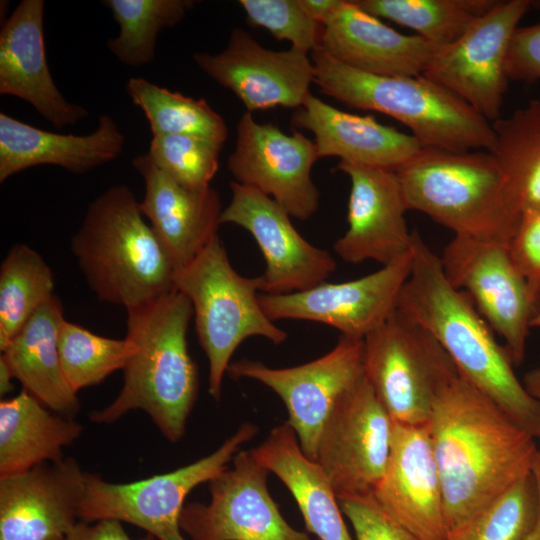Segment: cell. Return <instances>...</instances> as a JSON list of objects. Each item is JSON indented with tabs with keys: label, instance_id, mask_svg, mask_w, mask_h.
Masks as SVG:
<instances>
[{
	"label": "cell",
	"instance_id": "27",
	"mask_svg": "<svg viewBox=\"0 0 540 540\" xmlns=\"http://www.w3.org/2000/svg\"><path fill=\"white\" fill-rule=\"evenodd\" d=\"M251 452L291 492L307 530L318 540H353L327 476L303 453L295 431L287 422L273 428Z\"/></svg>",
	"mask_w": 540,
	"mask_h": 540
},
{
	"label": "cell",
	"instance_id": "1",
	"mask_svg": "<svg viewBox=\"0 0 540 540\" xmlns=\"http://www.w3.org/2000/svg\"><path fill=\"white\" fill-rule=\"evenodd\" d=\"M427 426L448 535L530 474L540 453L536 438L458 368L439 389Z\"/></svg>",
	"mask_w": 540,
	"mask_h": 540
},
{
	"label": "cell",
	"instance_id": "40",
	"mask_svg": "<svg viewBox=\"0 0 540 540\" xmlns=\"http://www.w3.org/2000/svg\"><path fill=\"white\" fill-rule=\"evenodd\" d=\"M509 249L540 308V211L521 215Z\"/></svg>",
	"mask_w": 540,
	"mask_h": 540
},
{
	"label": "cell",
	"instance_id": "13",
	"mask_svg": "<svg viewBox=\"0 0 540 540\" xmlns=\"http://www.w3.org/2000/svg\"><path fill=\"white\" fill-rule=\"evenodd\" d=\"M393 420L366 379L327 419L314 461L338 499L373 494L389 457Z\"/></svg>",
	"mask_w": 540,
	"mask_h": 540
},
{
	"label": "cell",
	"instance_id": "17",
	"mask_svg": "<svg viewBox=\"0 0 540 540\" xmlns=\"http://www.w3.org/2000/svg\"><path fill=\"white\" fill-rule=\"evenodd\" d=\"M230 189L220 221L244 228L255 239L266 263L261 294L301 292L326 282L336 270L327 250L309 243L271 197L235 181Z\"/></svg>",
	"mask_w": 540,
	"mask_h": 540
},
{
	"label": "cell",
	"instance_id": "3",
	"mask_svg": "<svg viewBox=\"0 0 540 540\" xmlns=\"http://www.w3.org/2000/svg\"><path fill=\"white\" fill-rule=\"evenodd\" d=\"M193 317L189 299L177 289L127 310L132 352L123 386L106 407L91 414L110 424L132 410H143L170 442L182 439L198 394V371L187 344Z\"/></svg>",
	"mask_w": 540,
	"mask_h": 540
},
{
	"label": "cell",
	"instance_id": "39",
	"mask_svg": "<svg viewBox=\"0 0 540 540\" xmlns=\"http://www.w3.org/2000/svg\"><path fill=\"white\" fill-rule=\"evenodd\" d=\"M338 501L357 540H420L390 516L373 494Z\"/></svg>",
	"mask_w": 540,
	"mask_h": 540
},
{
	"label": "cell",
	"instance_id": "34",
	"mask_svg": "<svg viewBox=\"0 0 540 540\" xmlns=\"http://www.w3.org/2000/svg\"><path fill=\"white\" fill-rule=\"evenodd\" d=\"M120 26L107 41L109 51L123 64L139 67L152 62L161 31L180 23L195 4L192 0H105Z\"/></svg>",
	"mask_w": 540,
	"mask_h": 540
},
{
	"label": "cell",
	"instance_id": "6",
	"mask_svg": "<svg viewBox=\"0 0 540 540\" xmlns=\"http://www.w3.org/2000/svg\"><path fill=\"white\" fill-rule=\"evenodd\" d=\"M395 172L407 209L454 236L509 244L515 234L521 215L490 152L421 147Z\"/></svg>",
	"mask_w": 540,
	"mask_h": 540
},
{
	"label": "cell",
	"instance_id": "5",
	"mask_svg": "<svg viewBox=\"0 0 540 540\" xmlns=\"http://www.w3.org/2000/svg\"><path fill=\"white\" fill-rule=\"evenodd\" d=\"M314 84L348 106L388 115L407 126L422 147L465 152L494 144L492 124L460 97L418 76H381L347 66L319 46L311 53Z\"/></svg>",
	"mask_w": 540,
	"mask_h": 540
},
{
	"label": "cell",
	"instance_id": "9",
	"mask_svg": "<svg viewBox=\"0 0 540 540\" xmlns=\"http://www.w3.org/2000/svg\"><path fill=\"white\" fill-rule=\"evenodd\" d=\"M456 365L423 329L397 309L364 338V373L393 422L429 421L435 397Z\"/></svg>",
	"mask_w": 540,
	"mask_h": 540
},
{
	"label": "cell",
	"instance_id": "15",
	"mask_svg": "<svg viewBox=\"0 0 540 540\" xmlns=\"http://www.w3.org/2000/svg\"><path fill=\"white\" fill-rule=\"evenodd\" d=\"M210 481L211 500L184 506L180 528L191 540H311L291 527L267 488L269 471L251 450Z\"/></svg>",
	"mask_w": 540,
	"mask_h": 540
},
{
	"label": "cell",
	"instance_id": "16",
	"mask_svg": "<svg viewBox=\"0 0 540 540\" xmlns=\"http://www.w3.org/2000/svg\"><path fill=\"white\" fill-rule=\"evenodd\" d=\"M413 265L411 250L363 277L340 283L323 282L310 289L280 295L260 294L272 320H306L337 329L342 336L364 339L396 311Z\"/></svg>",
	"mask_w": 540,
	"mask_h": 540
},
{
	"label": "cell",
	"instance_id": "25",
	"mask_svg": "<svg viewBox=\"0 0 540 540\" xmlns=\"http://www.w3.org/2000/svg\"><path fill=\"white\" fill-rule=\"evenodd\" d=\"M124 145V134L107 114L98 117L92 133L73 135L42 130L1 112L0 183L39 165H55L74 174H85L115 160Z\"/></svg>",
	"mask_w": 540,
	"mask_h": 540
},
{
	"label": "cell",
	"instance_id": "2",
	"mask_svg": "<svg viewBox=\"0 0 540 540\" xmlns=\"http://www.w3.org/2000/svg\"><path fill=\"white\" fill-rule=\"evenodd\" d=\"M413 265L397 310L426 331L458 370L518 425L540 439V405L514 371L505 346L469 296L450 284L440 256L412 231Z\"/></svg>",
	"mask_w": 540,
	"mask_h": 540
},
{
	"label": "cell",
	"instance_id": "41",
	"mask_svg": "<svg viewBox=\"0 0 540 540\" xmlns=\"http://www.w3.org/2000/svg\"><path fill=\"white\" fill-rule=\"evenodd\" d=\"M509 80L540 82V23L518 26L507 54Z\"/></svg>",
	"mask_w": 540,
	"mask_h": 540
},
{
	"label": "cell",
	"instance_id": "48",
	"mask_svg": "<svg viewBox=\"0 0 540 540\" xmlns=\"http://www.w3.org/2000/svg\"><path fill=\"white\" fill-rule=\"evenodd\" d=\"M530 7L540 11V0H530Z\"/></svg>",
	"mask_w": 540,
	"mask_h": 540
},
{
	"label": "cell",
	"instance_id": "46",
	"mask_svg": "<svg viewBox=\"0 0 540 540\" xmlns=\"http://www.w3.org/2000/svg\"><path fill=\"white\" fill-rule=\"evenodd\" d=\"M535 473L538 480V486H539V496H540V453L538 454V457L535 462ZM524 540H540V507H539V515L537 523L532 530V532L524 539Z\"/></svg>",
	"mask_w": 540,
	"mask_h": 540
},
{
	"label": "cell",
	"instance_id": "43",
	"mask_svg": "<svg viewBox=\"0 0 540 540\" xmlns=\"http://www.w3.org/2000/svg\"><path fill=\"white\" fill-rule=\"evenodd\" d=\"M305 13L322 26L339 9L343 0H298Z\"/></svg>",
	"mask_w": 540,
	"mask_h": 540
},
{
	"label": "cell",
	"instance_id": "4",
	"mask_svg": "<svg viewBox=\"0 0 540 540\" xmlns=\"http://www.w3.org/2000/svg\"><path fill=\"white\" fill-rule=\"evenodd\" d=\"M71 249L103 302L130 310L175 289L177 269L126 185L109 187L89 204Z\"/></svg>",
	"mask_w": 540,
	"mask_h": 540
},
{
	"label": "cell",
	"instance_id": "14",
	"mask_svg": "<svg viewBox=\"0 0 540 540\" xmlns=\"http://www.w3.org/2000/svg\"><path fill=\"white\" fill-rule=\"evenodd\" d=\"M319 159L313 140L299 131L288 135L245 111L227 160L234 181L271 197L291 217L307 220L318 210L320 192L311 171Z\"/></svg>",
	"mask_w": 540,
	"mask_h": 540
},
{
	"label": "cell",
	"instance_id": "19",
	"mask_svg": "<svg viewBox=\"0 0 540 540\" xmlns=\"http://www.w3.org/2000/svg\"><path fill=\"white\" fill-rule=\"evenodd\" d=\"M337 169L351 183L347 206L348 228L334 243L345 262L372 260L387 265L411 250L412 231L401 185L394 170L339 161Z\"/></svg>",
	"mask_w": 540,
	"mask_h": 540
},
{
	"label": "cell",
	"instance_id": "21",
	"mask_svg": "<svg viewBox=\"0 0 540 540\" xmlns=\"http://www.w3.org/2000/svg\"><path fill=\"white\" fill-rule=\"evenodd\" d=\"M86 474L63 458L0 477V540H61L78 522Z\"/></svg>",
	"mask_w": 540,
	"mask_h": 540
},
{
	"label": "cell",
	"instance_id": "49",
	"mask_svg": "<svg viewBox=\"0 0 540 540\" xmlns=\"http://www.w3.org/2000/svg\"><path fill=\"white\" fill-rule=\"evenodd\" d=\"M318 540V539H317Z\"/></svg>",
	"mask_w": 540,
	"mask_h": 540
},
{
	"label": "cell",
	"instance_id": "44",
	"mask_svg": "<svg viewBox=\"0 0 540 540\" xmlns=\"http://www.w3.org/2000/svg\"><path fill=\"white\" fill-rule=\"evenodd\" d=\"M522 382L530 396L540 405V366L526 372Z\"/></svg>",
	"mask_w": 540,
	"mask_h": 540
},
{
	"label": "cell",
	"instance_id": "11",
	"mask_svg": "<svg viewBox=\"0 0 540 540\" xmlns=\"http://www.w3.org/2000/svg\"><path fill=\"white\" fill-rule=\"evenodd\" d=\"M227 373L233 379H252L272 389L287 408V423L303 453L314 460L330 414L365 377L364 339L341 335L328 353L298 366L272 368L241 359L230 363Z\"/></svg>",
	"mask_w": 540,
	"mask_h": 540
},
{
	"label": "cell",
	"instance_id": "10",
	"mask_svg": "<svg viewBox=\"0 0 540 540\" xmlns=\"http://www.w3.org/2000/svg\"><path fill=\"white\" fill-rule=\"evenodd\" d=\"M440 259L450 284L469 296L503 339L513 364L520 365L532 320L540 308L509 244L454 236Z\"/></svg>",
	"mask_w": 540,
	"mask_h": 540
},
{
	"label": "cell",
	"instance_id": "31",
	"mask_svg": "<svg viewBox=\"0 0 540 540\" xmlns=\"http://www.w3.org/2000/svg\"><path fill=\"white\" fill-rule=\"evenodd\" d=\"M126 91L145 114L152 135H186L223 148L227 125L205 99H194L160 87L142 77H131Z\"/></svg>",
	"mask_w": 540,
	"mask_h": 540
},
{
	"label": "cell",
	"instance_id": "8",
	"mask_svg": "<svg viewBox=\"0 0 540 540\" xmlns=\"http://www.w3.org/2000/svg\"><path fill=\"white\" fill-rule=\"evenodd\" d=\"M257 431L256 425L243 423L208 456L171 472L131 483H110L87 473L78 519L88 523L113 519L135 525L157 540H185L180 516L187 495L227 469L241 446Z\"/></svg>",
	"mask_w": 540,
	"mask_h": 540
},
{
	"label": "cell",
	"instance_id": "33",
	"mask_svg": "<svg viewBox=\"0 0 540 540\" xmlns=\"http://www.w3.org/2000/svg\"><path fill=\"white\" fill-rule=\"evenodd\" d=\"M365 12L417 32L438 50L458 40L497 0H355Z\"/></svg>",
	"mask_w": 540,
	"mask_h": 540
},
{
	"label": "cell",
	"instance_id": "42",
	"mask_svg": "<svg viewBox=\"0 0 540 540\" xmlns=\"http://www.w3.org/2000/svg\"><path fill=\"white\" fill-rule=\"evenodd\" d=\"M148 535L140 539H132L123 529L120 521L103 519L93 524L78 521L61 540H154Z\"/></svg>",
	"mask_w": 540,
	"mask_h": 540
},
{
	"label": "cell",
	"instance_id": "7",
	"mask_svg": "<svg viewBox=\"0 0 540 540\" xmlns=\"http://www.w3.org/2000/svg\"><path fill=\"white\" fill-rule=\"evenodd\" d=\"M175 289L191 302L199 343L209 361V394L220 398L232 355L247 338L273 344L287 340L260 304L262 279L240 275L231 265L219 235L175 275Z\"/></svg>",
	"mask_w": 540,
	"mask_h": 540
},
{
	"label": "cell",
	"instance_id": "36",
	"mask_svg": "<svg viewBox=\"0 0 540 540\" xmlns=\"http://www.w3.org/2000/svg\"><path fill=\"white\" fill-rule=\"evenodd\" d=\"M539 507V486L533 469L467 523L450 533L447 540H524L537 523Z\"/></svg>",
	"mask_w": 540,
	"mask_h": 540
},
{
	"label": "cell",
	"instance_id": "32",
	"mask_svg": "<svg viewBox=\"0 0 540 540\" xmlns=\"http://www.w3.org/2000/svg\"><path fill=\"white\" fill-rule=\"evenodd\" d=\"M54 275L33 248L14 245L0 266V350L54 294Z\"/></svg>",
	"mask_w": 540,
	"mask_h": 540
},
{
	"label": "cell",
	"instance_id": "12",
	"mask_svg": "<svg viewBox=\"0 0 540 540\" xmlns=\"http://www.w3.org/2000/svg\"><path fill=\"white\" fill-rule=\"evenodd\" d=\"M530 0L497 1L451 45L437 50L424 72L489 122L500 118L508 85L507 54Z\"/></svg>",
	"mask_w": 540,
	"mask_h": 540
},
{
	"label": "cell",
	"instance_id": "18",
	"mask_svg": "<svg viewBox=\"0 0 540 540\" xmlns=\"http://www.w3.org/2000/svg\"><path fill=\"white\" fill-rule=\"evenodd\" d=\"M193 60L215 82L232 91L250 113L277 106L299 109L314 83L308 53L294 47L267 49L241 28L231 31L221 52H196Z\"/></svg>",
	"mask_w": 540,
	"mask_h": 540
},
{
	"label": "cell",
	"instance_id": "38",
	"mask_svg": "<svg viewBox=\"0 0 540 540\" xmlns=\"http://www.w3.org/2000/svg\"><path fill=\"white\" fill-rule=\"evenodd\" d=\"M250 25L268 30L277 40L311 53L320 45L323 26L310 18L298 0H240Z\"/></svg>",
	"mask_w": 540,
	"mask_h": 540
},
{
	"label": "cell",
	"instance_id": "30",
	"mask_svg": "<svg viewBox=\"0 0 540 540\" xmlns=\"http://www.w3.org/2000/svg\"><path fill=\"white\" fill-rule=\"evenodd\" d=\"M491 124L495 139L489 152L512 208L519 215L540 211V101L531 100Z\"/></svg>",
	"mask_w": 540,
	"mask_h": 540
},
{
	"label": "cell",
	"instance_id": "47",
	"mask_svg": "<svg viewBox=\"0 0 540 540\" xmlns=\"http://www.w3.org/2000/svg\"><path fill=\"white\" fill-rule=\"evenodd\" d=\"M531 327L540 330V309L535 314V316H534V318L532 320V323H531Z\"/></svg>",
	"mask_w": 540,
	"mask_h": 540
},
{
	"label": "cell",
	"instance_id": "24",
	"mask_svg": "<svg viewBox=\"0 0 540 540\" xmlns=\"http://www.w3.org/2000/svg\"><path fill=\"white\" fill-rule=\"evenodd\" d=\"M319 47L347 66L381 76L423 75L438 50L417 34L392 29L355 0H343L323 25Z\"/></svg>",
	"mask_w": 540,
	"mask_h": 540
},
{
	"label": "cell",
	"instance_id": "45",
	"mask_svg": "<svg viewBox=\"0 0 540 540\" xmlns=\"http://www.w3.org/2000/svg\"><path fill=\"white\" fill-rule=\"evenodd\" d=\"M15 379L14 375L4 359L0 356V394L1 396L7 395L9 392L13 391L14 385L12 380Z\"/></svg>",
	"mask_w": 540,
	"mask_h": 540
},
{
	"label": "cell",
	"instance_id": "29",
	"mask_svg": "<svg viewBox=\"0 0 540 540\" xmlns=\"http://www.w3.org/2000/svg\"><path fill=\"white\" fill-rule=\"evenodd\" d=\"M71 417L46 407L26 390L0 402V477L63 459L81 434Z\"/></svg>",
	"mask_w": 540,
	"mask_h": 540
},
{
	"label": "cell",
	"instance_id": "37",
	"mask_svg": "<svg viewBox=\"0 0 540 540\" xmlns=\"http://www.w3.org/2000/svg\"><path fill=\"white\" fill-rule=\"evenodd\" d=\"M222 148L201 138L186 135H154L148 155L154 164L181 186L202 190L219 167Z\"/></svg>",
	"mask_w": 540,
	"mask_h": 540
},
{
	"label": "cell",
	"instance_id": "28",
	"mask_svg": "<svg viewBox=\"0 0 540 540\" xmlns=\"http://www.w3.org/2000/svg\"><path fill=\"white\" fill-rule=\"evenodd\" d=\"M64 319L62 303L53 295L1 352L24 390L52 411L72 418L80 404L60 360L58 336Z\"/></svg>",
	"mask_w": 540,
	"mask_h": 540
},
{
	"label": "cell",
	"instance_id": "35",
	"mask_svg": "<svg viewBox=\"0 0 540 540\" xmlns=\"http://www.w3.org/2000/svg\"><path fill=\"white\" fill-rule=\"evenodd\" d=\"M58 346L63 372L76 393L123 370L132 352L126 337L100 336L66 319L59 329Z\"/></svg>",
	"mask_w": 540,
	"mask_h": 540
},
{
	"label": "cell",
	"instance_id": "26",
	"mask_svg": "<svg viewBox=\"0 0 540 540\" xmlns=\"http://www.w3.org/2000/svg\"><path fill=\"white\" fill-rule=\"evenodd\" d=\"M293 127L314 135L319 158L396 170L422 146L411 135L371 116L339 110L310 94L291 118Z\"/></svg>",
	"mask_w": 540,
	"mask_h": 540
},
{
	"label": "cell",
	"instance_id": "23",
	"mask_svg": "<svg viewBox=\"0 0 540 540\" xmlns=\"http://www.w3.org/2000/svg\"><path fill=\"white\" fill-rule=\"evenodd\" d=\"M145 192L140 209L177 271L192 262L218 235L222 204L218 192L185 188L161 171L148 153L133 158Z\"/></svg>",
	"mask_w": 540,
	"mask_h": 540
},
{
	"label": "cell",
	"instance_id": "20",
	"mask_svg": "<svg viewBox=\"0 0 540 540\" xmlns=\"http://www.w3.org/2000/svg\"><path fill=\"white\" fill-rule=\"evenodd\" d=\"M373 496L420 540H447L443 490L427 424L393 422L387 465Z\"/></svg>",
	"mask_w": 540,
	"mask_h": 540
},
{
	"label": "cell",
	"instance_id": "22",
	"mask_svg": "<svg viewBox=\"0 0 540 540\" xmlns=\"http://www.w3.org/2000/svg\"><path fill=\"white\" fill-rule=\"evenodd\" d=\"M43 0H22L0 32V94L29 103L55 128L71 126L88 116L57 88L49 70L44 40Z\"/></svg>",
	"mask_w": 540,
	"mask_h": 540
}]
</instances>
